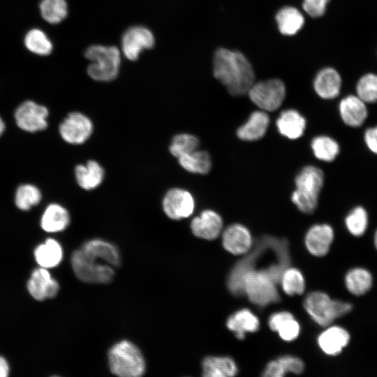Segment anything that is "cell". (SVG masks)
Segmentation results:
<instances>
[{"mask_svg":"<svg viewBox=\"0 0 377 377\" xmlns=\"http://www.w3.org/2000/svg\"><path fill=\"white\" fill-rule=\"evenodd\" d=\"M290 259H279L266 267L239 260L230 271L227 285L236 296L246 295L253 304L265 307L280 300L277 285Z\"/></svg>","mask_w":377,"mask_h":377,"instance_id":"1","label":"cell"},{"mask_svg":"<svg viewBox=\"0 0 377 377\" xmlns=\"http://www.w3.org/2000/svg\"><path fill=\"white\" fill-rule=\"evenodd\" d=\"M213 73L233 96L247 94L255 82V73L248 59L239 51L225 47L214 52Z\"/></svg>","mask_w":377,"mask_h":377,"instance_id":"2","label":"cell"},{"mask_svg":"<svg viewBox=\"0 0 377 377\" xmlns=\"http://www.w3.org/2000/svg\"><path fill=\"white\" fill-rule=\"evenodd\" d=\"M323 184L321 169L312 165L303 167L295 176V190L291 195V201L302 213L312 214L317 208Z\"/></svg>","mask_w":377,"mask_h":377,"instance_id":"3","label":"cell"},{"mask_svg":"<svg viewBox=\"0 0 377 377\" xmlns=\"http://www.w3.org/2000/svg\"><path fill=\"white\" fill-rule=\"evenodd\" d=\"M108 360L112 374L121 377L144 375L146 363L140 348L128 340L115 343L108 350Z\"/></svg>","mask_w":377,"mask_h":377,"instance_id":"4","label":"cell"},{"mask_svg":"<svg viewBox=\"0 0 377 377\" xmlns=\"http://www.w3.org/2000/svg\"><path fill=\"white\" fill-rule=\"evenodd\" d=\"M303 306L311 318L324 327L332 325L334 320L347 315L353 309L351 303L334 300L322 291L309 293L304 300Z\"/></svg>","mask_w":377,"mask_h":377,"instance_id":"5","label":"cell"},{"mask_svg":"<svg viewBox=\"0 0 377 377\" xmlns=\"http://www.w3.org/2000/svg\"><path fill=\"white\" fill-rule=\"evenodd\" d=\"M91 61L87 73L91 78L100 82H109L116 78L121 64V53L115 46L93 45L84 52Z\"/></svg>","mask_w":377,"mask_h":377,"instance_id":"6","label":"cell"},{"mask_svg":"<svg viewBox=\"0 0 377 377\" xmlns=\"http://www.w3.org/2000/svg\"><path fill=\"white\" fill-rule=\"evenodd\" d=\"M100 261L80 248L74 251L71 258L73 272L82 282L90 284L110 283L114 276V270L112 266Z\"/></svg>","mask_w":377,"mask_h":377,"instance_id":"7","label":"cell"},{"mask_svg":"<svg viewBox=\"0 0 377 377\" xmlns=\"http://www.w3.org/2000/svg\"><path fill=\"white\" fill-rule=\"evenodd\" d=\"M247 94L251 102L260 110L273 112L282 105L286 90L282 80L272 78L254 82Z\"/></svg>","mask_w":377,"mask_h":377,"instance_id":"8","label":"cell"},{"mask_svg":"<svg viewBox=\"0 0 377 377\" xmlns=\"http://www.w3.org/2000/svg\"><path fill=\"white\" fill-rule=\"evenodd\" d=\"M94 128V123L87 115L80 112H72L59 124V132L66 142L79 145L90 138Z\"/></svg>","mask_w":377,"mask_h":377,"instance_id":"9","label":"cell"},{"mask_svg":"<svg viewBox=\"0 0 377 377\" xmlns=\"http://www.w3.org/2000/svg\"><path fill=\"white\" fill-rule=\"evenodd\" d=\"M195 201L192 193L181 187L168 189L162 199V209L170 219L179 221L191 216L194 212Z\"/></svg>","mask_w":377,"mask_h":377,"instance_id":"10","label":"cell"},{"mask_svg":"<svg viewBox=\"0 0 377 377\" xmlns=\"http://www.w3.org/2000/svg\"><path fill=\"white\" fill-rule=\"evenodd\" d=\"M48 110L44 105L32 101H27L20 105L15 112V120L17 126L27 132H37L47 127Z\"/></svg>","mask_w":377,"mask_h":377,"instance_id":"11","label":"cell"},{"mask_svg":"<svg viewBox=\"0 0 377 377\" xmlns=\"http://www.w3.org/2000/svg\"><path fill=\"white\" fill-rule=\"evenodd\" d=\"M154 43V35L149 29L135 26L128 29L123 34L121 49L128 59L135 61L142 50L153 47Z\"/></svg>","mask_w":377,"mask_h":377,"instance_id":"12","label":"cell"},{"mask_svg":"<svg viewBox=\"0 0 377 377\" xmlns=\"http://www.w3.org/2000/svg\"><path fill=\"white\" fill-rule=\"evenodd\" d=\"M221 242L223 249L235 256L246 254L253 244L250 230L241 223H232L223 230Z\"/></svg>","mask_w":377,"mask_h":377,"instance_id":"13","label":"cell"},{"mask_svg":"<svg viewBox=\"0 0 377 377\" xmlns=\"http://www.w3.org/2000/svg\"><path fill=\"white\" fill-rule=\"evenodd\" d=\"M190 228L195 237L205 240H214L221 234L223 221L218 212L206 209L191 220Z\"/></svg>","mask_w":377,"mask_h":377,"instance_id":"14","label":"cell"},{"mask_svg":"<svg viewBox=\"0 0 377 377\" xmlns=\"http://www.w3.org/2000/svg\"><path fill=\"white\" fill-rule=\"evenodd\" d=\"M334 232L327 223H318L311 226L304 237L307 251L316 257H323L330 251L334 241Z\"/></svg>","mask_w":377,"mask_h":377,"instance_id":"15","label":"cell"},{"mask_svg":"<svg viewBox=\"0 0 377 377\" xmlns=\"http://www.w3.org/2000/svg\"><path fill=\"white\" fill-rule=\"evenodd\" d=\"M27 290L35 300L43 301L54 297L59 292V285L47 269L40 267L32 272L27 282Z\"/></svg>","mask_w":377,"mask_h":377,"instance_id":"16","label":"cell"},{"mask_svg":"<svg viewBox=\"0 0 377 377\" xmlns=\"http://www.w3.org/2000/svg\"><path fill=\"white\" fill-rule=\"evenodd\" d=\"M350 335L339 325H328L318 335L317 341L320 350L327 355L336 356L348 345Z\"/></svg>","mask_w":377,"mask_h":377,"instance_id":"17","label":"cell"},{"mask_svg":"<svg viewBox=\"0 0 377 377\" xmlns=\"http://www.w3.org/2000/svg\"><path fill=\"white\" fill-rule=\"evenodd\" d=\"M270 119L267 112L256 110L250 114L247 120L237 130L236 135L242 140L253 142L264 137Z\"/></svg>","mask_w":377,"mask_h":377,"instance_id":"18","label":"cell"},{"mask_svg":"<svg viewBox=\"0 0 377 377\" xmlns=\"http://www.w3.org/2000/svg\"><path fill=\"white\" fill-rule=\"evenodd\" d=\"M278 132L290 140H296L302 136L306 126L304 116L295 109L282 111L276 121Z\"/></svg>","mask_w":377,"mask_h":377,"instance_id":"19","label":"cell"},{"mask_svg":"<svg viewBox=\"0 0 377 377\" xmlns=\"http://www.w3.org/2000/svg\"><path fill=\"white\" fill-rule=\"evenodd\" d=\"M74 173L77 184L85 191H92L101 186L105 175L103 167L96 160L77 164Z\"/></svg>","mask_w":377,"mask_h":377,"instance_id":"20","label":"cell"},{"mask_svg":"<svg viewBox=\"0 0 377 377\" xmlns=\"http://www.w3.org/2000/svg\"><path fill=\"white\" fill-rule=\"evenodd\" d=\"M339 111L342 121L351 127L360 126L366 120L368 114L365 102L353 95L341 99Z\"/></svg>","mask_w":377,"mask_h":377,"instance_id":"21","label":"cell"},{"mask_svg":"<svg viewBox=\"0 0 377 377\" xmlns=\"http://www.w3.org/2000/svg\"><path fill=\"white\" fill-rule=\"evenodd\" d=\"M341 78L339 73L332 68H324L316 75L313 89L316 94L323 99L336 98L340 92Z\"/></svg>","mask_w":377,"mask_h":377,"instance_id":"22","label":"cell"},{"mask_svg":"<svg viewBox=\"0 0 377 377\" xmlns=\"http://www.w3.org/2000/svg\"><path fill=\"white\" fill-rule=\"evenodd\" d=\"M268 325L285 341L296 339L300 333L299 322L290 312L286 311L272 313L268 319Z\"/></svg>","mask_w":377,"mask_h":377,"instance_id":"23","label":"cell"},{"mask_svg":"<svg viewBox=\"0 0 377 377\" xmlns=\"http://www.w3.org/2000/svg\"><path fill=\"white\" fill-rule=\"evenodd\" d=\"M226 327L238 339L242 340L246 333L255 332L259 329L260 320L250 309L244 308L229 316Z\"/></svg>","mask_w":377,"mask_h":377,"instance_id":"24","label":"cell"},{"mask_svg":"<svg viewBox=\"0 0 377 377\" xmlns=\"http://www.w3.org/2000/svg\"><path fill=\"white\" fill-rule=\"evenodd\" d=\"M80 249L89 256L112 267L120 265L119 251L109 242L98 238L91 239L85 242Z\"/></svg>","mask_w":377,"mask_h":377,"instance_id":"25","label":"cell"},{"mask_svg":"<svg viewBox=\"0 0 377 377\" xmlns=\"http://www.w3.org/2000/svg\"><path fill=\"white\" fill-rule=\"evenodd\" d=\"M71 221L66 208L57 204H50L45 209L40 219V226L47 232H58L64 230Z\"/></svg>","mask_w":377,"mask_h":377,"instance_id":"26","label":"cell"},{"mask_svg":"<svg viewBox=\"0 0 377 377\" xmlns=\"http://www.w3.org/2000/svg\"><path fill=\"white\" fill-rule=\"evenodd\" d=\"M205 377H232L238 373L235 360L228 356H207L202 362Z\"/></svg>","mask_w":377,"mask_h":377,"instance_id":"27","label":"cell"},{"mask_svg":"<svg viewBox=\"0 0 377 377\" xmlns=\"http://www.w3.org/2000/svg\"><path fill=\"white\" fill-rule=\"evenodd\" d=\"M304 370V364L300 358L285 355L269 362L262 375L265 377H283L288 373L301 374Z\"/></svg>","mask_w":377,"mask_h":377,"instance_id":"28","label":"cell"},{"mask_svg":"<svg viewBox=\"0 0 377 377\" xmlns=\"http://www.w3.org/2000/svg\"><path fill=\"white\" fill-rule=\"evenodd\" d=\"M344 283L350 294L360 297L367 294L372 288L374 278L369 269L355 267L346 272Z\"/></svg>","mask_w":377,"mask_h":377,"instance_id":"29","label":"cell"},{"mask_svg":"<svg viewBox=\"0 0 377 377\" xmlns=\"http://www.w3.org/2000/svg\"><path fill=\"white\" fill-rule=\"evenodd\" d=\"M63 249L60 243L54 239L48 238L39 244L34 250L36 263L43 268L57 267L63 259Z\"/></svg>","mask_w":377,"mask_h":377,"instance_id":"30","label":"cell"},{"mask_svg":"<svg viewBox=\"0 0 377 377\" xmlns=\"http://www.w3.org/2000/svg\"><path fill=\"white\" fill-rule=\"evenodd\" d=\"M276 22L281 34L285 36H293L303 27L304 17L297 8L285 6L277 12Z\"/></svg>","mask_w":377,"mask_h":377,"instance_id":"31","label":"cell"},{"mask_svg":"<svg viewBox=\"0 0 377 377\" xmlns=\"http://www.w3.org/2000/svg\"><path fill=\"white\" fill-rule=\"evenodd\" d=\"M179 165L193 174L206 175L212 169V159L205 150L195 149L177 158Z\"/></svg>","mask_w":377,"mask_h":377,"instance_id":"32","label":"cell"},{"mask_svg":"<svg viewBox=\"0 0 377 377\" xmlns=\"http://www.w3.org/2000/svg\"><path fill=\"white\" fill-rule=\"evenodd\" d=\"M311 148L314 156L320 161H332L339 153V145L332 138L320 135L314 137L311 142Z\"/></svg>","mask_w":377,"mask_h":377,"instance_id":"33","label":"cell"},{"mask_svg":"<svg viewBox=\"0 0 377 377\" xmlns=\"http://www.w3.org/2000/svg\"><path fill=\"white\" fill-rule=\"evenodd\" d=\"M282 290L288 295H301L305 290V280L302 272L295 267H288L280 279Z\"/></svg>","mask_w":377,"mask_h":377,"instance_id":"34","label":"cell"},{"mask_svg":"<svg viewBox=\"0 0 377 377\" xmlns=\"http://www.w3.org/2000/svg\"><path fill=\"white\" fill-rule=\"evenodd\" d=\"M344 222L350 235L357 237H361L366 232L368 228V214L364 207L357 206L346 215Z\"/></svg>","mask_w":377,"mask_h":377,"instance_id":"35","label":"cell"},{"mask_svg":"<svg viewBox=\"0 0 377 377\" xmlns=\"http://www.w3.org/2000/svg\"><path fill=\"white\" fill-rule=\"evenodd\" d=\"M41 198V193L38 187L24 184L20 185L15 192V204L20 210L27 211L38 205Z\"/></svg>","mask_w":377,"mask_h":377,"instance_id":"36","label":"cell"},{"mask_svg":"<svg viewBox=\"0 0 377 377\" xmlns=\"http://www.w3.org/2000/svg\"><path fill=\"white\" fill-rule=\"evenodd\" d=\"M198 138L191 133H181L174 135L169 145V151L176 158L198 149Z\"/></svg>","mask_w":377,"mask_h":377,"instance_id":"37","label":"cell"},{"mask_svg":"<svg viewBox=\"0 0 377 377\" xmlns=\"http://www.w3.org/2000/svg\"><path fill=\"white\" fill-rule=\"evenodd\" d=\"M40 9L43 19L51 24L59 23L68 13L66 0H43Z\"/></svg>","mask_w":377,"mask_h":377,"instance_id":"38","label":"cell"},{"mask_svg":"<svg viewBox=\"0 0 377 377\" xmlns=\"http://www.w3.org/2000/svg\"><path fill=\"white\" fill-rule=\"evenodd\" d=\"M27 48L38 55H48L52 50V44L45 34L40 29L30 30L24 38Z\"/></svg>","mask_w":377,"mask_h":377,"instance_id":"39","label":"cell"},{"mask_svg":"<svg viewBox=\"0 0 377 377\" xmlns=\"http://www.w3.org/2000/svg\"><path fill=\"white\" fill-rule=\"evenodd\" d=\"M357 96L367 103L377 102V75L367 74L358 81L356 87Z\"/></svg>","mask_w":377,"mask_h":377,"instance_id":"40","label":"cell"},{"mask_svg":"<svg viewBox=\"0 0 377 377\" xmlns=\"http://www.w3.org/2000/svg\"><path fill=\"white\" fill-rule=\"evenodd\" d=\"M330 0H303L304 10L311 17L322 16Z\"/></svg>","mask_w":377,"mask_h":377,"instance_id":"41","label":"cell"},{"mask_svg":"<svg viewBox=\"0 0 377 377\" xmlns=\"http://www.w3.org/2000/svg\"><path fill=\"white\" fill-rule=\"evenodd\" d=\"M364 140L369 149L377 154V126L370 127L365 131Z\"/></svg>","mask_w":377,"mask_h":377,"instance_id":"42","label":"cell"},{"mask_svg":"<svg viewBox=\"0 0 377 377\" xmlns=\"http://www.w3.org/2000/svg\"><path fill=\"white\" fill-rule=\"evenodd\" d=\"M10 368L7 360L0 355V377H6L8 376Z\"/></svg>","mask_w":377,"mask_h":377,"instance_id":"43","label":"cell"},{"mask_svg":"<svg viewBox=\"0 0 377 377\" xmlns=\"http://www.w3.org/2000/svg\"><path fill=\"white\" fill-rule=\"evenodd\" d=\"M4 131H5V124L3 119L0 117V137L1 136Z\"/></svg>","mask_w":377,"mask_h":377,"instance_id":"44","label":"cell"},{"mask_svg":"<svg viewBox=\"0 0 377 377\" xmlns=\"http://www.w3.org/2000/svg\"><path fill=\"white\" fill-rule=\"evenodd\" d=\"M374 244L376 250L377 251V229L375 231L374 236Z\"/></svg>","mask_w":377,"mask_h":377,"instance_id":"45","label":"cell"}]
</instances>
